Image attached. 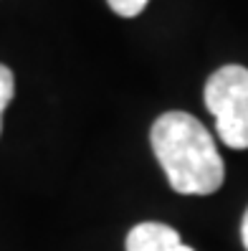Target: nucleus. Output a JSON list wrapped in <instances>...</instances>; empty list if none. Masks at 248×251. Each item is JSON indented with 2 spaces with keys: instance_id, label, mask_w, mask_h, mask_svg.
Segmentation results:
<instances>
[{
  "instance_id": "f257e3e1",
  "label": "nucleus",
  "mask_w": 248,
  "mask_h": 251,
  "mask_svg": "<svg viewBox=\"0 0 248 251\" xmlns=\"http://www.w3.org/2000/svg\"><path fill=\"white\" fill-rule=\"evenodd\" d=\"M152 152L167 183L182 196H210L225 180V165L213 135L187 112H165L150 132Z\"/></svg>"
},
{
  "instance_id": "f03ea898",
  "label": "nucleus",
  "mask_w": 248,
  "mask_h": 251,
  "mask_svg": "<svg viewBox=\"0 0 248 251\" xmlns=\"http://www.w3.org/2000/svg\"><path fill=\"white\" fill-rule=\"evenodd\" d=\"M205 109L215 117V129L230 150H248V69L228 64L205 81Z\"/></svg>"
},
{
  "instance_id": "7ed1b4c3",
  "label": "nucleus",
  "mask_w": 248,
  "mask_h": 251,
  "mask_svg": "<svg viewBox=\"0 0 248 251\" xmlns=\"http://www.w3.org/2000/svg\"><path fill=\"white\" fill-rule=\"evenodd\" d=\"M127 251H195L193 246L182 244L180 233L167 224H157V221H144L137 224L127 233L124 241Z\"/></svg>"
},
{
  "instance_id": "20e7f679",
  "label": "nucleus",
  "mask_w": 248,
  "mask_h": 251,
  "mask_svg": "<svg viewBox=\"0 0 248 251\" xmlns=\"http://www.w3.org/2000/svg\"><path fill=\"white\" fill-rule=\"evenodd\" d=\"M13 97H16V76L5 64H0V132H3V112L8 109Z\"/></svg>"
},
{
  "instance_id": "39448f33",
  "label": "nucleus",
  "mask_w": 248,
  "mask_h": 251,
  "mask_svg": "<svg viewBox=\"0 0 248 251\" xmlns=\"http://www.w3.org/2000/svg\"><path fill=\"white\" fill-rule=\"evenodd\" d=\"M109 8L116 13V16H122V18H137L139 13L147 8L150 0H107Z\"/></svg>"
},
{
  "instance_id": "423d86ee",
  "label": "nucleus",
  "mask_w": 248,
  "mask_h": 251,
  "mask_svg": "<svg viewBox=\"0 0 248 251\" xmlns=\"http://www.w3.org/2000/svg\"><path fill=\"white\" fill-rule=\"evenodd\" d=\"M241 239H243V249L248 251V208H246L243 221H241Z\"/></svg>"
}]
</instances>
